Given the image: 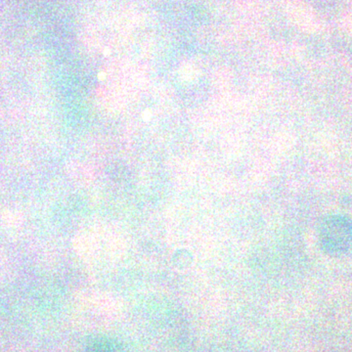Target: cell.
<instances>
[{"label":"cell","instance_id":"obj_1","mask_svg":"<svg viewBox=\"0 0 352 352\" xmlns=\"http://www.w3.org/2000/svg\"><path fill=\"white\" fill-rule=\"evenodd\" d=\"M87 352H117L113 346L104 342H95L88 347Z\"/></svg>","mask_w":352,"mask_h":352}]
</instances>
